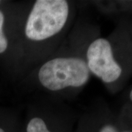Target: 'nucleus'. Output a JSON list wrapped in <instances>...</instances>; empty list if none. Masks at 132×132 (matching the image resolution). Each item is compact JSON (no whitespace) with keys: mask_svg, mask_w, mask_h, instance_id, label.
Wrapping results in <instances>:
<instances>
[{"mask_svg":"<svg viewBox=\"0 0 132 132\" xmlns=\"http://www.w3.org/2000/svg\"><path fill=\"white\" fill-rule=\"evenodd\" d=\"M74 2L36 0L27 5L21 30L23 72L50 57L60 47L76 17Z\"/></svg>","mask_w":132,"mask_h":132,"instance_id":"nucleus-1","label":"nucleus"},{"mask_svg":"<svg viewBox=\"0 0 132 132\" xmlns=\"http://www.w3.org/2000/svg\"><path fill=\"white\" fill-rule=\"evenodd\" d=\"M93 34L84 26H75L56 52L33 67L29 81L52 95L68 97L78 94L91 77L85 50Z\"/></svg>","mask_w":132,"mask_h":132,"instance_id":"nucleus-2","label":"nucleus"},{"mask_svg":"<svg viewBox=\"0 0 132 132\" xmlns=\"http://www.w3.org/2000/svg\"><path fill=\"white\" fill-rule=\"evenodd\" d=\"M120 38L119 32L110 38L99 37L94 32L85 50V60L91 75L112 89L120 86L128 71L120 50L123 42Z\"/></svg>","mask_w":132,"mask_h":132,"instance_id":"nucleus-3","label":"nucleus"},{"mask_svg":"<svg viewBox=\"0 0 132 132\" xmlns=\"http://www.w3.org/2000/svg\"><path fill=\"white\" fill-rule=\"evenodd\" d=\"M77 119L60 100L41 98L30 105L21 132H74Z\"/></svg>","mask_w":132,"mask_h":132,"instance_id":"nucleus-4","label":"nucleus"},{"mask_svg":"<svg viewBox=\"0 0 132 132\" xmlns=\"http://www.w3.org/2000/svg\"><path fill=\"white\" fill-rule=\"evenodd\" d=\"M27 5L5 8L0 4V57L6 58L16 71L23 72L21 30Z\"/></svg>","mask_w":132,"mask_h":132,"instance_id":"nucleus-5","label":"nucleus"},{"mask_svg":"<svg viewBox=\"0 0 132 132\" xmlns=\"http://www.w3.org/2000/svg\"><path fill=\"white\" fill-rule=\"evenodd\" d=\"M74 132H120L118 118L109 109L94 106L80 115Z\"/></svg>","mask_w":132,"mask_h":132,"instance_id":"nucleus-6","label":"nucleus"},{"mask_svg":"<svg viewBox=\"0 0 132 132\" xmlns=\"http://www.w3.org/2000/svg\"><path fill=\"white\" fill-rule=\"evenodd\" d=\"M21 124L13 115L0 113V132H21Z\"/></svg>","mask_w":132,"mask_h":132,"instance_id":"nucleus-7","label":"nucleus"},{"mask_svg":"<svg viewBox=\"0 0 132 132\" xmlns=\"http://www.w3.org/2000/svg\"><path fill=\"white\" fill-rule=\"evenodd\" d=\"M128 98L130 100V102H131V104L132 105V88L129 91V93H128Z\"/></svg>","mask_w":132,"mask_h":132,"instance_id":"nucleus-8","label":"nucleus"},{"mask_svg":"<svg viewBox=\"0 0 132 132\" xmlns=\"http://www.w3.org/2000/svg\"><path fill=\"white\" fill-rule=\"evenodd\" d=\"M120 132H131L129 130H127V129H125V128H122L120 127Z\"/></svg>","mask_w":132,"mask_h":132,"instance_id":"nucleus-9","label":"nucleus"},{"mask_svg":"<svg viewBox=\"0 0 132 132\" xmlns=\"http://www.w3.org/2000/svg\"><path fill=\"white\" fill-rule=\"evenodd\" d=\"M119 125H120V123H119ZM120 127L122 128H125V129H127V130H129V131H131L132 132V128H129L125 127V126H120Z\"/></svg>","mask_w":132,"mask_h":132,"instance_id":"nucleus-10","label":"nucleus"},{"mask_svg":"<svg viewBox=\"0 0 132 132\" xmlns=\"http://www.w3.org/2000/svg\"><path fill=\"white\" fill-rule=\"evenodd\" d=\"M131 39H132V33H131Z\"/></svg>","mask_w":132,"mask_h":132,"instance_id":"nucleus-11","label":"nucleus"},{"mask_svg":"<svg viewBox=\"0 0 132 132\" xmlns=\"http://www.w3.org/2000/svg\"><path fill=\"white\" fill-rule=\"evenodd\" d=\"M1 3H2V2H1V1H0V4H1Z\"/></svg>","mask_w":132,"mask_h":132,"instance_id":"nucleus-12","label":"nucleus"}]
</instances>
